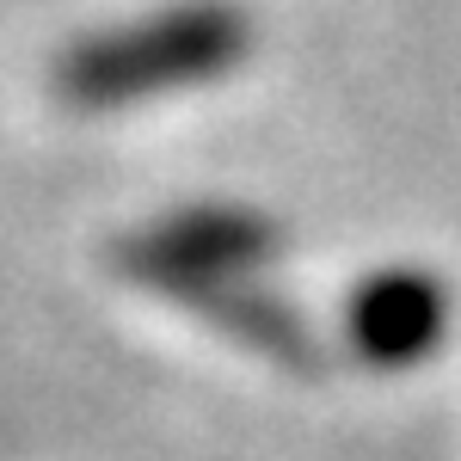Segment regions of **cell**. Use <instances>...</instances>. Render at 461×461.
Segmentation results:
<instances>
[{"label":"cell","mask_w":461,"mask_h":461,"mask_svg":"<svg viewBox=\"0 0 461 461\" xmlns=\"http://www.w3.org/2000/svg\"><path fill=\"white\" fill-rule=\"evenodd\" d=\"M252 43V25L240 6L228 0H185L173 13H154L142 25L99 32L74 43L56 62V93L80 111H111L136 105L154 93H173L191 80L228 74Z\"/></svg>","instance_id":"1"},{"label":"cell","mask_w":461,"mask_h":461,"mask_svg":"<svg viewBox=\"0 0 461 461\" xmlns=\"http://www.w3.org/2000/svg\"><path fill=\"white\" fill-rule=\"evenodd\" d=\"M148 289L185 302L191 314L215 320L228 339H240V345H252V351L277 357V363H295V369L320 363L314 357V332H308L302 314H295L289 302H277L271 289L240 284V277H160V284H148Z\"/></svg>","instance_id":"4"},{"label":"cell","mask_w":461,"mask_h":461,"mask_svg":"<svg viewBox=\"0 0 461 461\" xmlns=\"http://www.w3.org/2000/svg\"><path fill=\"white\" fill-rule=\"evenodd\" d=\"M277 228L252 210L234 203H197V210L167 215L160 228H148L136 240L117 247V265L136 284H160V277H247L252 265L277 258Z\"/></svg>","instance_id":"2"},{"label":"cell","mask_w":461,"mask_h":461,"mask_svg":"<svg viewBox=\"0 0 461 461\" xmlns=\"http://www.w3.org/2000/svg\"><path fill=\"white\" fill-rule=\"evenodd\" d=\"M449 332V295L425 271H382L351 295L345 308V339L357 357L375 369H406L425 363Z\"/></svg>","instance_id":"3"}]
</instances>
